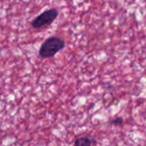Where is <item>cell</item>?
Masks as SVG:
<instances>
[{"label": "cell", "instance_id": "obj_1", "mask_svg": "<svg viewBox=\"0 0 146 146\" xmlns=\"http://www.w3.org/2000/svg\"><path fill=\"white\" fill-rule=\"evenodd\" d=\"M64 46L65 42L63 39L56 36L49 37L40 46L39 55L43 58H52L59 51H61L64 47Z\"/></svg>", "mask_w": 146, "mask_h": 146}, {"label": "cell", "instance_id": "obj_2", "mask_svg": "<svg viewBox=\"0 0 146 146\" xmlns=\"http://www.w3.org/2000/svg\"><path fill=\"white\" fill-rule=\"evenodd\" d=\"M58 15V11L56 9L47 10L35 17L31 23V25L34 29H40L45 26L50 25L57 18Z\"/></svg>", "mask_w": 146, "mask_h": 146}, {"label": "cell", "instance_id": "obj_3", "mask_svg": "<svg viewBox=\"0 0 146 146\" xmlns=\"http://www.w3.org/2000/svg\"><path fill=\"white\" fill-rule=\"evenodd\" d=\"M94 140L88 137H78L75 140L74 146H94L93 145Z\"/></svg>", "mask_w": 146, "mask_h": 146}, {"label": "cell", "instance_id": "obj_4", "mask_svg": "<svg viewBox=\"0 0 146 146\" xmlns=\"http://www.w3.org/2000/svg\"><path fill=\"white\" fill-rule=\"evenodd\" d=\"M122 122H123L122 119H120V118H117V119H115L112 120V121H111V124H113V125H120Z\"/></svg>", "mask_w": 146, "mask_h": 146}]
</instances>
